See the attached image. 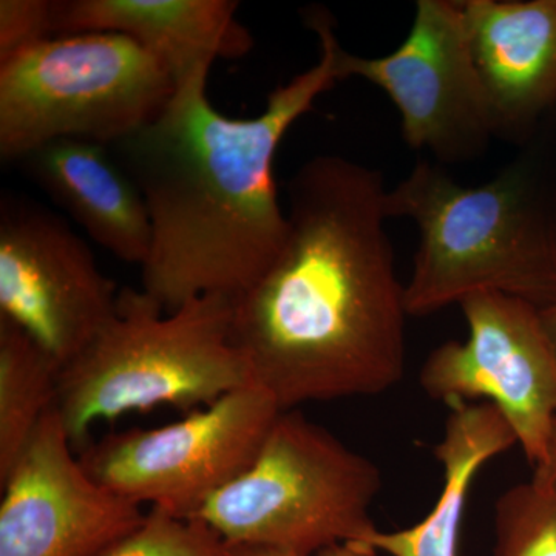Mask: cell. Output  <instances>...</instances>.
Here are the masks:
<instances>
[{
	"label": "cell",
	"instance_id": "obj_19",
	"mask_svg": "<svg viewBox=\"0 0 556 556\" xmlns=\"http://www.w3.org/2000/svg\"><path fill=\"white\" fill-rule=\"evenodd\" d=\"M49 0H0V64L51 39Z\"/></svg>",
	"mask_w": 556,
	"mask_h": 556
},
{
	"label": "cell",
	"instance_id": "obj_11",
	"mask_svg": "<svg viewBox=\"0 0 556 556\" xmlns=\"http://www.w3.org/2000/svg\"><path fill=\"white\" fill-rule=\"evenodd\" d=\"M56 408L0 479V556H102L148 515L90 477Z\"/></svg>",
	"mask_w": 556,
	"mask_h": 556
},
{
	"label": "cell",
	"instance_id": "obj_5",
	"mask_svg": "<svg viewBox=\"0 0 556 556\" xmlns=\"http://www.w3.org/2000/svg\"><path fill=\"white\" fill-rule=\"evenodd\" d=\"M382 473L299 409L278 415L251 466L193 515L226 546L302 556L364 544L378 530Z\"/></svg>",
	"mask_w": 556,
	"mask_h": 556
},
{
	"label": "cell",
	"instance_id": "obj_22",
	"mask_svg": "<svg viewBox=\"0 0 556 556\" xmlns=\"http://www.w3.org/2000/svg\"><path fill=\"white\" fill-rule=\"evenodd\" d=\"M535 473L546 475V477L555 479L556 481V422L554 434H552L551 450H548V460L546 467L535 470Z\"/></svg>",
	"mask_w": 556,
	"mask_h": 556
},
{
	"label": "cell",
	"instance_id": "obj_14",
	"mask_svg": "<svg viewBox=\"0 0 556 556\" xmlns=\"http://www.w3.org/2000/svg\"><path fill=\"white\" fill-rule=\"evenodd\" d=\"M17 164L91 240L123 262L144 265L152 244L148 207L110 146L53 139Z\"/></svg>",
	"mask_w": 556,
	"mask_h": 556
},
{
	"label": "cell",
	"instance_id": "obj_3",
	"mask_svg": "<svg viewBox=\"0 0 556 556\" xmlns=\"http://www.w3.org/2000/svg\"><path fill=\"white\" fill-rule=\"evenodd\" d=\"M388 219L407 218L419 247L405 303L412 317L496 292L544 309L556 300V195L533 155L481 186H463L441 164L419 161L387 190Z\"/></svg>",
	"mask_w": 556,
	"mask_h": 556
},
{
	"label": "cell",
	"instance_id": "obj_10",
	"mask_svg": "<svg viewBox=\"0 0 556 556\" xmlns=\"http://www.w3.org/2000/svg\"><path fill=\"white\" fill-rule=\"evenodd\" d=\"M119 292L67 223L30 201L0 203V317L61 368L108 327Z\"/></svg>",
	"mask_w": 556,
	"mask_h": 556
},
{
	"label": "cell",
	"instance_id": "obj_1",
	"mask_svg": "<svg viewBox=\"0 0 556 556\" xmlns=\"http://www.w3.org/2000/svg\"><path fill=\"white\" fill-rule=\"evenodd\" d=\"M387 190L378 169L339 155L314 156L288 181L287 239L232 314L233 343L283 412L404 379L409 314Z\"/></svg>",
	"mask_w": 556,
	"mask_h": 556
},
{
	"label": "cell",
	"instance_id": "obj_4",
	"mask_svg": "<svg viewBox=\"0 0 556 556\" xmlns=\"http://www.w3.org/2000/svg\"><path fill=\"white\" fill-rule=\"evenodd\" d=\"M233 298L207 294L166 313L124 289L112 321L60 371L56 409L73 447L100 420L169 405L207 407L254 382L232 340Z\"/></svg>",
	"mask_w": 556,
	"mask_h": 556
},
{
	"label": "cell",
	"instance_id": "obj_2",
	"mask_svg": "<svg viewBox=\"0 0 556 556\" xmlns=\"http://www.w3.org/2000/svg\"><path fill=\"white\" fill-rule=\"evenodd\" d=\"M318 36L313 67L270 91L254 118H229L207 98L211 65L177 80L155 119L110 146L148 207L152 244L142 291L166 313L207 294L237 299L287 239L274 159L281 139L339 83V39L327 10L303 13Z\"/></svg>",
	"mask_w": 556,
	"mask_h": 556
},
{
	"label": "cell",
	"instance_id": "obj_6",
	"mask_svg": "<svg viewBox=\"0 0 556 556\" xmlns=\"http://www.w3.org/2000/svg\"><path fill=\"white\" fill-rule=\"evenodd\" d=\"M175 89L170 68L127 36L43 40L0 64V159L17 163L60 138L112 146L155 119Z\"/></svg>",
	"mask_w": 556,
	"mask_h": 556
},
{
	"label": "cell",
	"instance_id": "obj_18",
	"mask_svg": "<svg viewBox=\"0 0 556 556\" xmlns=\"http://www.w3.org/2000/svg\"><path fill=\"white\" fill-rule=\"evenodd\" d=\"M102 556H229L208 527L152 508L137 532Z\"/></svg>",
	"mask_w": 556,
	"mask_h": 556
},
{
	"label": "cell",
	"instance_id": "obj_15",
	"mask_svg": "<svg viewBox=\"0 0 556 556\" xmlns=\"http://www.w3.org/2000/svg\"><path fill=\"white\" fill-rule=\"evenodd\" d=\"M518 445L517 434L495 405H450L444 434L434 448L442 467V490L422 521L407 529L376 530L361 546L388 556H459L460 527L471 484L493 457Z\"/></svg>",
	"mask_w": 556,
	"mask_h": 556
},
{
	"label": "cell",
	"instance_id": "obj_16",
	"mask_svg": "<svg viewBox=\"0 0 556 556\" xmlns=\"http://www.w3.org/2000/svg\"><path fill=\"white\" fill-rule=\"evenodd\" d=\"M61 365L24 329L0 317V479L56 408Z\"/></svg>",
	"mask_w": 556,
	"mask_h": 556
},
{
	"label": "cell",
	"instance_id": "obj_7",
	"mask_svg": "<svg viewBox=\"0 0 556 556\" xmlns=\"http://www.w3.org/2000/svg\"><path fill=\"white\" fill-rule=\"evenodd\" d=\"M281 412L276 399L252 382L178 422L91 441L79 459L116 495L192 519L251 466Z\"/></svg>",
	"mask_w": 556,
	"mask_h": 556
},
{
	"label": "cell",
	"instance_id": "obj_21",
	"mask_svg": "<svg viewBox=\"0 0 556 556\" xmlns=\"http://www.w3.org/2000/svg\"><path fill=\"white\" fill-rule=\"evenodd\" d=\"M541 320H543L548 339H551L552 345H554L556 351V300L552 305L541 309Z\"/></svg>",
	"mask_w": 556,
	"mask_h": 556
},
{
	"label": "cell",
	"instance_id": "obj_13",
	"mask_svg": "<svg viewBox=\"0 0 556 556\" xmlns=\"http://www.w3.org/2000/svg\"><path fill=\"white\" fill-rule=\"evenodd\" d=\"M233 0H58L51 2L54 38L116 33L159 56L175 80L215 60H239L254 38L236 20Z\"/></svg>",
	"mask_w": 556,
	"mask_h": 556
},
{
	"label": "cell",
	"instance_id": "obj_8",
	"mask_svg": "<svg viewBox=\"0 0 556 556\" xmlns=\"http://www.w3.org/2000/svg\"><path fill=\"white\" fill-rule=\"evenodd\" d=\"M339 80L362 78L393 101L402 137L439 164L481 155L497 138L489 97L475 64L463 0H417L407 38L379 58L338 46Z\"/></svg>",
	"mask_w": 556,
	"mask_h": 556
},
{
	"label": "cell",
	"instance_id": "obj_20",
	"mask_svg": "<svg viewBox=\"0 0 556 556\" xmlns=\"http://www.w3.org/2000/svg\"><path fill=\"white\" fill-rule=\"evenodd\" d=\"M229 556H302L294 554H285V552L269 551V548L226 546ZM313 556H380L375 548L364 547L357 543L338 544L325 548Z\"/></svg>",
	"mask_w": 556,
	"mask_h": 556
},
{
	"label": "cell",
	"instance_id": "obj_9",
	"mask_svg": "<svg viewBox=\"0 0 556 556\" xmlns=\"http://www.w3.org/2000/svg\"><path fill=\"white\" fill-rule=\"evenodd\" d=\"M459 306L468 338L431 351L420 387L448 405H495L533 470L546 467L556 422V351L541 309L496 292L468 295Z\"/></svg>",
	"mask_w": 556,
	"mask_h": 556
},
{
	"label": "cell",
	"instance_id": "obj_17",
	"mask_svg": "<svg viewBox=\"0 0 556 556\" xmlns=\"http://www.w3.org/2000/svg\"><path fill=\"white\" fill-rule=\"evenodd\" d=\"M495 556H556V481L533 473L496 501Z\"/></svg>",
	"mask_w": 556,
	"mask_h": 556
},
{
	"label": "cell",
	"instance_id": "obj_12",
	"mask_svg": "<svg viewBox=\"0 0 556 556\" xmlns=\"http://www.w3.org/2000/svg\"><path fill=\"white\" fill-rule=\"evenodd\" d=\"M497 138L527 139L556 105V0H463Z\"/></svg>",
	"mask_w": 556,
	"mask_h": 556
}]
</instances>
